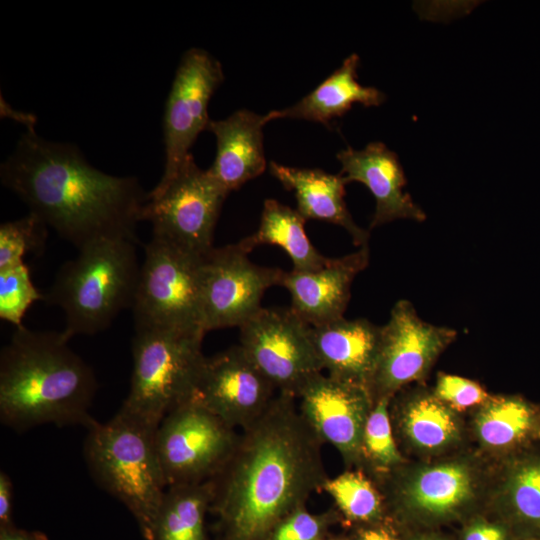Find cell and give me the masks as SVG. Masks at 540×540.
<instances>
[{
	"label": "cell",
	"instance_id": "obj_19",
	"mask_svg": "<svg viewBox=\"0 0 540 540\" xmlns=\"http://www.w3.org/2000/svg\"><path fill=\"white\" fill-rule=\"evenodd\" d=\"M337 159L342 167L339 174L346 184L360 182L375 198L370 229L399 219L425 221V212L404 190L407 180L398 156L385 144L371 142L361 150L347 147L337 154Z\"/></svg>",
	"mask_w": 540,
	"mask_h": 540
},
{
	"label": "cell",
	"instance_id": "obj_16",
	"mask_svg": "<svg viewBox=\"0 0 540 540\" xmlns=\"http://www.w3.org/2000/svg\"><path fill=\"white\" fill-rule=\"evenodd\" d=\"M275 391L237 345L205 358L193 398L240 431L262 416Z\"/></svg>",
	"mask_w": 540,
	"mask_h": 540
},
{
	"label": "cell",
	"instance_id": "obj_34",
	"mask_svg": "<svg viewBox=\"0 0 540 540\" xmlns=\"http://www.w3.org/2000/svg\"><path fill=\"white\" fill-rule=\"evenodd\" d=\"M460 540H516L511 529L500 519L476 514L464 522Z\"/></svg>",
	"mask_w": 540,
	"mask_h": 540
},
{
	"label": "cell",
	"instance_id": "obj_12",
	"mask_svg": "<svg viewBox=\"0 0 540 540\" xmlns=\"http://www.w3.org/2000/svg\"><path fill=\"white\" fill-rule=\"evenodd\" d=\"M456 330L422 320L409 300L397 301L382 326L376 368L369 385L373 402L391 399L409 384L426 379Z\"/></svg>",
	"mask_w": 540,
	"mask_h": 540
},
{
	"label": "cell",
	"instance_id": "obj_14",
	"mask_svg": "<svg viewBox=\"0 0 540 540\" xmlns=\"http://www.w3.org/2000/svg\"><path fill=\"white\" fill-rule=\"evenodd\" d=\"M223 79L220 62L209 52L191 48L182 56L165 105V166L155 187L174 178L198 135L207 130L208 104Z\"/></svg>",
	"mask_w": 540,
	"mask_h": 540
},
{
	"label": "cell",
	"instance_id": "obj_15",
	"mask_svg": "<svg viewBox=\"0 0 540 540\" xmlns=\"http://www.w3.org/2000/svg\"><path fill=\"white\" fill-rule=\"evenodd\" d=\"M297 399L301 416L319 440L336 448L347 469H358L362 435L374 405L368 389L321 372Z\"/></svg>",
	"mask_w": 540,
	"mask_h": 540
},
{
	"label": "cell",
	"instance_id": "obj_21",
	"mask_svg": "<svg viewBox=\"0 0 540 540\" xmlns=\"http://www.w3.org/2000/svg\"><path fill=\"white\" fill-rule=\"evenodd\" d=\"M491 480L487 505L516 540H540V452L504 458Z\"/></svg>",
	"mask_w": 540,
	"mask_h": 540
},
{
	"label": "cell",
	"instance_id": "obj_10",
	"mask_svg": "<svg viewBox=\"0 0 540 540\" xmlns=\"http://www.w3.org/2000/svg\"><path fill=\"white\" fill-rule=\"evenodd\" d=\"M228 193L190 154L174 178L148 193L143 220L154 237L204 255L213 246L214 229Z\"/></svg>",
	"mask_w": 540,
	"mask_h": 540
},
{
	"label": "cell",
	"instance_id": "obj_37",
	"mask_svg": "<svg viewBox=\"0 0 540 540\" xmlns=\"http://www.w3.org/2000/svg\"><path fill=\"white\" fill-rule=\"evenodd\" d=\"M0 540H49L47 535L38 530H26L16 526L0 530Z\"/></svg>",
	"mask_w": 540,
	"mask_h": 540
},
{
	"label": "cell",
	"instance_id": "obj_25",
	"mask_svg": "<svg viewBox=\"0 0 540 540\" xmlns=\"http://www.w3.org/2000/svg\"><path fill=\"white\" fill-rule=\"evenodd\" d=\"M359 56L351 54L342 65L314 90L294 105L267 113L269 121L290 118L328 125L343 116L355 103L379 106L385 101L382 91L357 81Z\"/></svg>",
	"mask_w": 540,
	"mask_h": 540
},
{
	"label": "cell",
	"instance_id": "obj_6",
	"mask_svg": "<svg viewBox=\"0 0 540 540\" xmlns=\"http://www.w3.org/2000/svg\"><path fill=\"white\" fill-rule=\"evenodd\" d=\"M156 430L118 410L107 422L87 427L83 455L97 485L120 501L150 540L167 485L160 466Z\"/></svg>",
	"mask_w": 540,
	"mask_h": 540
},
{
	"label": "cell",
	"instance_id": "obj_30",
	"mask_svg": "<svg viewBox=\"0 0 540 540\" xmlns=\"http://www.w3.org/2000/svg\"><path fill=\"white\" fill-rule=\"evenodd\" d=\"M48 226L29 211L17 220L0 226V269L23 262L25 254L41 253L44 249Z\"/></svg>",
	"mask_w": 540,
	"mask_h": 540
},
{
	"label": "cell",
	"instance_id": "obj_35",
	"mask_svg": "<svg viewBox=\"0 0 540 540\" xmlns=\"http://www.w3.org/2000/svg\"><path fill=\"white\" fill-rule=\"evenodd\" d=\"M352 540H401L394 523L389 519L357 526Z\"/></svg>",
	"mask_w": 540,
	"mask_h": 540
},
{
	"label": "cell",
	"instance_id": "obj_9",
	"mask_svg": "<svg viewBox=\"0 0 540 540\" xmlns=\"http://www.w3.org/2000/svg\"><path fill=\"white\" fill-rule=\"evenodd\" d=\"M239 432L194 398L159 424L155 445L167 487L210 481L223 468Z\"/></svg>",
	"mask_w": 540,
	"mask_h": 540
},
{
	"label": "cell",
	"instance_id": "obj_2",
	"mask_svg": "<svg viewBox=\"0 0 540 540\" xmlns=\"http://www.w3.org/2000/svg\"><path fill=\"white\" fill-rule=\"evenodd\" d=\"M0 176L30 212L77 249L102 239L136 240L148 194L136 178L94 168L72 144L27 130Z\"/></svg>",
	"mask_w": 540,
	"mask_h": 540
},
{
	"label": "cell",
	"instance_id": "obj_7",
	"mask_svg": "<svg viewBox=\"0 0 540 540\" xmlns=\"http://www.w3.org/2000/svg\"><path fill=\"white\" fill-rule=\"evenodd\" d=\"M204 336L135 329L130 389L119 410L157 430L168 413L193 398L206 358Z\"/></svg>",
	"mask_w": 540,
	"mask_h": 540
},
{
	"label": "cell",
	"instance_id": "obj_3",
	"mask_svg": "<svg viewBox=\"0 0 540 540\" xmlns=\"http://www.w3.org/2000/svg\"><path fill=\"white\" fill-rule=\"evenodd\" d=\"M63 331L17 327L0 352V421L24 432L53 424L82 425L97 391L92 368Z\"/></svg>",
	"mask_w": 540,
	"mask_h": 540
},
{
	"label": "cell",
	"instance_id": "obj_24",
	"mask_svg": "<svg viewBox=\"0 0 540 540\" xmlns=\"http://www.w3.org/2000/svg\"><path fill=\"white\" fill-rule=\"evenodd\" d=\"M472 433L480 450L501 458L540 438V411L519 395H495L475 409Z\"/></svg>",
	"mask_w": 540,
	"mask_h": 540
},
{
	"label": "cell",
	"instance_id": "obj_4",
	"mask_svg": "<svg viewBox=\"0 0 540 540\" xmlns=\"http://www.w3.org/2000/svg\"><path fill=\"white\" fill-rule=\"evenodd\" d=\"M490 483L481 458L472 454L405 462L376 482L388 518L409 529L465 522L487 505Z\"/></svg>",
	"mask_w": 540,
	"mask_h": 540
},
{
	"label": "cell",
	"instance_id": "obj_1",
	"mask_svg": "<svg viewBox=\"0 0 540 540\" xmlns=\"http://www.w3.org/2000/svg\"><path fill=\"white\" fill-rule=\"evenodd\" d=\"M296 399L277 393L262 416L239 431L233 453L210 480L215 540H270L290 513L322 491L329 478L323 443Z\"/></svg>",
	"mask_w": 540,
	"mask_h": 540
},
{
	"label": "cell",
	"instance_id": "obj_28",
	"mask_svg": "<svg viewBox=\"0 0 540 540\" xmlns=\"http://www.w3.org/2000/svg\"><path fill=\"white\" fill-rule=\"evenodd\" d=\"M334 500L341 517L356 526L388 518L385 500L376 482L360 469H347L328 478L322 487Z\"/></svg>",
	"mask_w": 540,
	"mask_h": 540
},
{
	"label": "cell",
	"instance_id": "obj_11",
	"mask_svg": "<svg viewBox=\"0 0 540 540\" xmlns=\"http://www.w3.org/2000/svg\"><path fill=\"white\" fill-rule=\"evenodd\" d=\"M241 348L277 393L298 397L304 385L323 371L311 326L290 308H261L240 327Z\"/></svg>",
	"mask_w": 540,
	"mask_h": 540
},
{
	"label": "cell",
	"instance_id": "obj_22",
	"mask_svg": "<svg viewBox=\"0 0 540 540\" xmlns=\"http://www.w3.org/2000/svg\"><path fill=\"white\" fill-rule=\"evenodd\" d=\"M268 122L267 114L247 109L222 120H210L207 130L215 135L217 151L207 171L228 194L265 171L262 131Z\"/></svg>",
	"mask_w": 540,
	"mask_h": 540
},
{
	"label": "cell",
	"instance_id": "obj_38",
	"mask_svg": "<svg viewBox=\"0 0 540 540\" xmlns=\"http://www.w3.org/2000/svg\"><path fill=\"white\" fill-rule=\"evenodd\" d=\"M1 111L2 113L4 112L5 115L25 124L27 130H34L36 124V117L34 115L12 110L3 100L1 101Z\"/></svg>",
	"mask_w": 540,
	"mask_h": 540
},
{
	"label": "cell",
	"instance_id": "obj_5",
	"mask_svg": "<svg viewBox=\"0 0 540 540\" xmlns=\"http://www.w3.org/2000/svg\"><path fill=\"white\" fill-rule=\"evenodd\" d=\"M140 267L136 240L110 238L87 244L60 267L44 301L62 309V331L68 338L94 335L131 308Z\"/></svg>",
	"mask_w": 540,
	"mask_h": 540
},
{
	"label": "cell",
	"instance_id": "obj_36",
	"mask_svg": "<svg viewBox=\"0 0 540 540\" xmlns=\"http://www.w3.org/2000/svg\"><path fill=\"white\" fill-rule=\"evenodd\" d=\"M14 487L9 475L0 472V530L15 526L13 522Z\"/></svg>",
	"mask_w": 540,
	"mask_h": 540
},
{
	"label": "cell",
	"instance_id": "obj_27",
	"mask_svg": "<svg viewBox=\"0 0 540 540\" xmlns=\"http://www.w3.org/2000/svg\"><path fill=\"white\" fill-rule=\"evenodd\" d=\"M211 482L167 487L150 540H208Z\"/></svg>",
	"mask_w": 540,
	"mask_h": 540
},
{
	"label": "cell",
	"instance_id": "obj_8",
	"mask_svg": "<svg viewBox=\"0 0 540 540\" xmlns=\"http://www.w3.org/2000/svg\"><path fill=\"white\" fill-rule=\"evenodd\" d=\"M202 258L152 236L145 246L131 306L135 329L203 334Z\"/></svg>",
	"mask_w": 540,
	"mask_h": 540
},
{
	"label": "cell",
	"instance_id": "obj_39",
	"mask_svg": "<svg viewBox=\"0 0 540 540\" xmlns=\"http://www.w3.org/2000/svg\"><path fill=\"white\" fill-rule=\"evenodd\" d=\"M403 540H450L446 536L439 534L433 529L408 530L404 534Z\"/></svg>",
	"mask_w": 540,
	"mask_h": 540
},
{
	"label": "cell",
	"instance_id": "obj_33",
	"mask_svg": "<svg viewBox=\"0 0 540 540\" xmlns=\"http://www.w3.org/2000/svg\"><path fill=\"white\" fill-rule=\"evenodd\" d=\"M433 393L458 413L478 408L491 396L480 383L443 372L437 374Z\"/></svg>",
	"mask_w": 540,
	"mask_h": 540
},
{
	"label": "cell",
	"instance_id": "obj_40",
	"mask_svg": "<svg viewBox=\"0 0 540 540\" xmlns=\"http://www.w3.org/2000/svg\"><path fill=\"white\" fill-rule=\"evenodd\" d=\"M322 540H346V539H343V538H324Z\"/></svg>",
	"mask_w": 540,
	"mask_h": 540
},
{
	"label": "cell",
	"instance_id": "obj_32",
	"mask_svg": "<svg viewBox=\"0 0 540 540\" xmlns=\"http://www.w3.org/2000/svg\"><path fill=\"white\" fill-rule=\"evenodd\" d=\"M341 518L338 511L311 514L305 506L290 513L275 529L270 540H322L330 525Z\"/></svg>",
	"mask_w": 540,
	"mask_h": 540
},
{
	"label": "cell",
	"instance_id": "obj_13",
	"mask_svg": "<svg viewBox=\"0 0 540 540\" xmlns=\"http://www.w3.org/2000/svg\"><path fill=\"white\" fill-rule=\"evenodd\" d=\"M239 243L213 247L202 258V328L241 327L262 308L264 293L285 271L254 264Z\"/></svg>",
	"mask_w": 540,
	"mask_h": 540
},
{
	"label": "cell",
	"instance_id": "obj_31",
	"mask_svg": "<svg viewBox=\"0 0 540 540\" xmlns=\"http://www.w3.org/2000/svg\"><path fill=\"white\" fill-rule=\"evenodd\" d=\"M44 300L33 284L29 268L24 262L0 269V318L16 328L30 306Z\"/></svg>",
	"mask_w": 540,
	"mask_h": 540
},
{
	"label": "cell",
	"instance_id": "obj_23",
	"mask_svg": "<svg viewBox=\"0 0 540 540\" xmlns=\"http://www.w3.org/2000/svg\"><path fill=\"white\" fill-rule=\"evenodd\" d=\"M269 170L285 189L294 192L296 210L303 218L341 226L356 246L367 245L369 231L358 226L347 209L346 182L342 175L321 169L288 167L273 161L269 163Z\"/></svg>",
	"mask_w": 540,
	"mask_h": 540
},
{
	"label": "cell",
	"instance_id": "obj_17",
	"mask_svg": "<svg viewBox=\"0 0 540 540\" xmlns=\"http://www.w3.org/2000/svg\"><path fill=\"white\" fill-rule=\"evenodd\" d=\"M389 414L398 446L423 460L452 454L464 440L459 413L423 386L395 394Z\"/></svg>",
	"mask_w": 540,
	"mask_h": 540
},
{
	"label": "cell",
	"instance_id": "obj_18",
	"mask_svg": "<svg viewBox=\"0 0 540 540\" xmlns=\"http://www.w3.org/2000/svg\"><path fill=\"white\" fill-rule=\"evenodd\" d=\"M369 263L368 245L356 252L333 258L320 269L284 273L281 286L291 297L290 309L311 327L344 317L354 278Z\"/></svg>",
	"mask_w": 540,
	"mask_h": 540
},
{
	"label": "cell",
	"instance_id": "obj_29",
	"mask_svg": "<svg viewBox=\"0 0 540 540\" xmlns=\"http://www.w3.org/2000/svg\"><path fill=\"white\" fill-rule=\"evenodd\" d=\"M381 399L374 403L366 421L360 450V466L375 482L407 462L392 427L389 403Z\"/></svg>",
	"mask_w": 540,
	"mask_h": 540
},
{
	"label": "cell",
	"instance_id": "obj_26",
	"mask_svg": "<svg viewBox=\"0 0 540 540\" xmlns=\"http://www.w3.org/2000/svg\"><path fill=\"white\" fill-rule=\"evenodd\" d=\"M306 221L297 210L275 199H266L257 231L238 243L248 253L260 245L279 246L289 255L292 270H317L330 258L323 256L309 240L304 229Z\"/></svg>",
	"mask_w": 540,
	"mask_h": 540
},
{
	"label": "cell",
	"instance_id": "obj_20",
	"mask_svg": "<svg viewBox=\"0 0 540 540\" xmlns=\"http://www.w3.org/2000/svg\"><path fill=\"white\" fill-rule=\"evenodd\" d=\"M382 326L344 317L311 327L313 345L327 375L369 388L379 354ZM369 391V390H368Z\"/></svg>",
	"mask_w": 540,
	"mask_h": 540
}]
</instances>
